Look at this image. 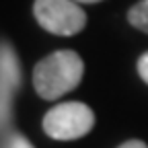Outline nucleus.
Returning <instances> with one entry per match:
<instances>
[{"instance_id":"1a4fd4ad","label":"nucleus","mask_w":148,"mask_h":148,"mask_svg":"<svg viewBox=\"0 0 148 148\" xmlns=\"http://www.w3.org/2000/svg\"><path fill=\"white\" fill-rule=\"evenodd\" d=\"M74 2H86V4H92V2H101V0H74Z\"/></svg>"},{"instance_id":"39448f33","label":"nucleus","mask_w":148,"mask_h":148,"mask_svg":"<svg viewBox=\"0 0 148 148\" xmlns=\"http://www.w3.org/2000/svg\"><path fill=\"white\" fill-rule=\"evenodd\" d=\"M127 21L132 27L148 33V0H140L136 2L127 12Z\"/></svg>"},{"instance_id":"20e7f679","label":"nucleus","mask_w":148,"mask_h":148,"mask_svg":"<svg viewBox=\"0 0 148 148\" xmlns=\"http://www.w3.org/2000/svg\"><path fill=\"white\" fill-rule=\"evenodd\" d=\"M0 72H2V121L10 111V101L16 86L21 84V66L10 45H2V58H0Z\"/></svg>"},{"instance_id":"0eeeda50","label":"nucleus","mask_w":148,"mask_h":148,"mask_svg":"<svg viewBox=\"0 0 148 148\" xmlns=\"http://www.w3.org/2000/svg\"><path fill=\"white\" fill-rule=\"evenodd\" d=\"M138 74H140V78L148 84V51L144 56H140V60H138Z\"/></svg>"},{"instance_id":"f03ea898","label":"nucleus","mask_w":148,"mask_h":148,"mask_svg":"<svg viewBox=\"0 0 148 148\" xmlns=\"http://www.w3.org/2000/svg\"><path fill=\"white\" fill-rule=\"evenodd\" d=\"M95 125L92 109L78 101H68L51 107L43 117V130L53 140H76L86 136Z\"/></svg>"},{"instance_id":"7ed1b4c3","label":"nucleus","mask_w":148,"mask_h":148,"mask_svg":"<svg viewBox=\"0 0 148 148\" xmlns=\"http://www.w3.org/2000/svg\"><path fill=\"white\" fill-rule=\"evenodd\" d=\"M35 18L53 35H76L86 25V14L74 0H35Z\"/></svg>"},{"instance_id":"f257e3e1","label":"nucleus","mask_w":148,"mask_h":148,"mask_svg":"<svg viewBox=\"0 0 148 148\" xmlns=\"http://www.w3.org/2000/svg\"><path fill=\"white\" fill-rule=\"evenodd\" d=\"M82 72L84 64L76 51L72 49L53 51L35 66L33 86L41 99L53 101L76 88L82 80Z\"/></svg>"},{"instance_id":"423d86ee","label":"nucleus","mask_w":148,"mask_h":148,"mask_svg":"<svg viewBox=\"0 0 148 148\" xmlns=\"http://www.w3.org/2000/svg\"><path fill=\"white\" fill-rule=\"evenodd\" d=\"M6 148H33V144H31L25 136H21V134H12Z\"/></svg>"},{"instance_id":"6e6552de","label":"nucleus","mask_w":148,"mask_h":148,"mask_svg":"<svg viewBox=\"0 0 148 148\" xmlns=\"http://www.w3.org/2000/svg\"><path fill=\"white\" fill-rule=\"evenodd\" d=\"M117 148H148L142 140H127V142H123L121 146H117Z\"/></svg>"}]
</instances>
